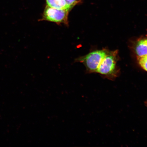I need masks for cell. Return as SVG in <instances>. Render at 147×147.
I'll return each mask as SVG.
<instances>
[{
    "mask_svg": "<svg viewBox=\"0 0 147 147\" xmlns=\"http://www.w3.org/2000/svg\"><path fill=\"white\" fill-rule=\"evenodd\" d=\"M107 55L103 50L96 51L90 53L86 56L78 60L85 65L89 72H96L101 62Z\"/></svg>",
    "mask_w": 147,
    "mask_h": 147,
    "instance_id": "6da1fadb",
    "label": "cell"
},
{
    "mask_svg": "<svg viewBox=\"0 0 147 147\" xmlns=\"http://www.w3.org/2000/svg\"><path fill=\"white\" fill-rule=\"evenodd\" d=\"M138 60L139 65L143 69L147 71V55L139 57Z\"/></svg>",
    "mask_w": 147,
    "mask_h": 147,
    "instance_id": "8992f818",
    "label": "cell"
},
{
    "mask_svg": "<svg viewBox=\"0 0 147 147\" xmlns=\"http://www.w3.org/2000/svg\"><path fill=\"white\" fill-rule=\"evenodd\" d=\"M136 51L139 57L147 55V39L141 40L138 42Z\"/></svg>",
    "mask_w": 147,
    "mask_h": 147,
    "instance_id": "5b68a950",
    "label": "cell"
},
{
    "mask_svg": "<svg viewBox=\"0 0 147 147\" xmlns=\"http://www.w3.org/2000/svg\"><path fill=\"white\" fill-rule=\"evenodd\" d=\"M47 5L52 8L60 9H71L65 0H47Z\"/></svg>",
    "mask_w": 147,
    "mask_h": 147,
    "instance_id": "277c9868",
    "label": "cell"
},
{
    "mask_svg": "<svg viewBox=\"0 0 147 147\" xmlns=\"http://www.w3.org/2000/svg\"><path fill=\"white\" fill-rule=\"evenodd\" d=\"M67 4L71 9L74 6L80 2L81 0H65Z\"/></svg>",
    "mask_w": 147,
    "mask_h": 147,
    "instance_id": "52a82bcc",
    "label": "cell"
},
{
    "mask_svg": "<svg viewBox=\"0 0 147 147\" xmlns=\"http://www.w3.org/2000/svg\"><path fill=\"white\" fill-rule=\"evenodd\" d=\"M116 60L115 57L111 55H107L99 65L96 72L110 76L115 74Z\"/></svg>",
    "mask_w": 147,
    "mask_h": 147,
    "instance_id": "3957f363",
    "label": "cell"
},
{
    "mask_svg": "<svg viewBox=\"0 0 147 147\" xmlns=\"http://www.w3.org/2000/svg\"><path fill=\"white\" fill-rule=\"evenodd\" d=\"M69 9H60L52 8L47 5L44 11L42 20H46L59 24H68Z\"/></svg>",
    "mask_w": 147,
    "mask_h": 147,
    "instance_id": "7a4b0ae2",
    "label": "cell"
}]
</instances>
